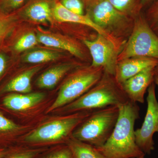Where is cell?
Returning <instances> with one entry per match:
<instances>
[{
	"label": "cell",
	"instance_id": "6da1fadb",
	"mask_svg": "<svg viewBox=\"0 0 158 158\" xmlns=\"http://www.w3.org/2000/svg\"><path fill=\"white\" fill-rule=\"evenodd\" d=\"M119 107L117 123L110 138L96 148L106 158H135L145 156L136 142L135 125L139 118L140 108L129 100Z\"/></svg>",
	"mask_w": 158,
	"mask_h": 158
},
{
	"label": "cell",
	"instance_id": "7a4b0ae2",
	"mask_svg": "<svg viewBox=\"0 0 158 158\" xmlns=\"http://www.w3.org/2000/svg\"><path fill=\"white\" fill-rule=\"evenodd\" d=\"M86 15L121 52L129 37L135 19L118 11L107 0H88Z\"/></svg>",
	"mask_w": 158,
	"mask_h": 158
},
{
	"label": "cell",
	"instance_id": "3957f363",
	"mask_svg": "<svg viewBox=\"0 0 158 158\" xmlns=\"http://www.w3.org/2000/svg\"><path fill=\"white\" fill-rule=\"evenodd\" d=\"M129 100L114 76L104 72L101 79L91 89L64 108L65 113L94 111L110 106H119Z\"/></svg>",
	"mask_w": 158,
	"mask_h": 158
},
{
	"label": "cell",
	"instance_id": "277c9868",
	"mask_svg": "<svg viewBox=\"0 0 158 158\" xmlns=\"http://www.w3.org/2000/svg\"><path fill=\"white\" fill-rule=\"evenodd\" d=\"M118 115L117 106L94 110L75 128L72 136L95 148L102 147L113 133Z\"/></svg>",
	"mask_w": 158,
	"mask_h": 158
},
{
	"label": "cell",
	"instance_id": "5b68a950",
	"mask_svg": "<svg viewBox=\"0 0 158 158\" xmlns=\"http://www.w3.org/2000/svg\"><path fill=\"white\" fill-rule=\"evenodd\" d=\"M104 72L102 67L91 65L75 71L61 86L56 100L48 108V113L65 106L85 94L100 81Z\"/></svg>",
	"mask_w": 158,
	"mask_h": 158
},
{
	"label": "cell",
	"instance_id": "8992f818",
	"mask_svg": "<svg viewBox=\"0 0 158 158\" xmlns=\"http://www.w3.org/2000/svg\"><path fill=\"white\" fill-rule=\"evenodd\" d=\"M135 57L158 60V36L151 28L142 12L135 19L132 31L118 54L117 61Z\"/></svg>",
	"mask_w": 158,
	"mask_h": 158
},
{
	"label": "cell",
	"instance_id": "52a82bcc",
	"mask_svg": "<svg viewBox=\"0 0 158 158\" xmlns=\"http://www.w3.org/2000/svg\"><path fill=\"white\" fill-rule=\"evenodd\" d=\"M94 111H84L42 125L26 136L24 141L31 144H51L66 141L75 128Z\"/></svg>",
	"mask_w": 158,
	"mask_h": 158
},
{
	"label": "cell",
	"instance_id": "ba28073f",
	"mask_svg": "<svg viewBox=\"0 0 158 158\" xmlns=\"http://www.w3.org/2000/svg\"><path fill=\"white\" fill-rule=\"evenodd\" d=\"M147 109L141 127L135 130L136 142L145 154L150 155L155 149L153 135L158 132V102L156 85L152 83L148 89Z\"/></svg>",
	"mask_w": 158,
	"mask_h": 158
},
{
	"label": "cell",
	"instance_id": "9c48e42d",
	"mask_svg": "<svg viewBox=\"0 0 158 158\" xmlns=\"http://www.w3.org/2000/svg\"><path fill=\"white\" fill-rule=\"evenodd\" d=\"M83 43L90 52L92 59L91 65L102 67L105 72L115 76L117 58L120 51L114 44L98 34L95 39L85 40Z\"/></svg>",
	"mask_w": 158,
	"mask_h": 158
},
{
	"label": "cell",
	"instance_id": "30bf717a",
	"mask_svg": "<svg viewBox=\"0 0 158 158\" xmlns=\"http://www.w3.org/2000/svg\"><path fill=\"white\" fill-rule=\"evenodd\" d=\"M155 66H151L120 84L129 100L144 103V95L150 85L154 82Z\"/></svg>",
	"mask_w": 158,
	"mask_h": 158
},
{
	"label": "cell",
	"instance_id": "8fae6325",
	"mask_svg": "<svg viewBox=\"0 0 158 158\" xmlns=\"http://www.w3.org/2000/svg\"><path fill=\"white\" fill-rule=\"evenodd\" d=\"M158 65V60L147 57H135L117 62L115 77L119 84L141 72L145 69Z\"/></svg>",
	"mask_w": 158,
	"mask_h": 158
},
{
	"label": "cell",
	"instance_id": "7c38bea8",
	"mask_svg": "<svg viewBox=\"0 0 158 158\" xmlns=\"http://www.w3.org/2000/svg\"><path fill=\"white\" fill-rule=\"evenodd\" d=\"M36 34L38 42L46 46L67 51L80 59L85 57L81 47L71 40L56 34L43 33L39 31H37Z\"/></svg>",
	"mask_w": 158,
	"mask_h": 158
},
{
	"label": "cell",
	"instance_id": "4fadbf2b",
	"mask_svg": "<svg viewBox=\"0 0 158 158\" xmlns=\"http://www.w3.org/2000/svg\"><path fill=\"white\" fill-rule=\"evenodd\" d=\"M53 15L54 18L59 22L74 23L87 26L93 29L97 34H101L110 40L106 34L94 24L87 15H80L75 14L65 9L59 2L54 5Z\"/></svg>",
	"mask_w": 158,
	"mask_h": 158
},
{
	"label": "cell",
	"instance_id": "5bb4252c",
	"mask_svg": "<svg viewBox=\"0 0 158 158\" xmlns=\"http://www.w3.org/2000/svg\"><path fill=\"white\" fill-rule=\"evenodd\" d=\"M41 92L26 94H12L4 98L3 103L6 108L15 111H24L40 103L45 98Z\"/></svg>",
	"mask_w": 158,
	"mask_h": 158
},
{
	"label": "cell",
	"instance_id": "9a60e30c",
	"mask_svg": "<svg viewBox=\"0 0 158 158\" xmlns=\"http://www.w3.org/2000/svg\"><path fill=\"white\" fill-rule=\"evenodd\" d=\"M48 0H35L23 11L25 16L34 22L51 23L52 21L53 8Z\"/></svg>",
	"mask_w": 158,
	"mask_h": 158
},
{
	"label": "cell",
	"instance_id": "2e32d148",
	"mask_svg": "<svg viewBox=\"0 0 158 158\" xmlns=\"http://www.w3.org/2000/svg\"><path fill=\"white\" fill-rule=\"evenodd\" d=\"M76 66L73 63L56 65L46 71L37 79V85L41 89L53 88L66 74Z\"/></svg>",
	"mask_w": 158,
	"mask_h": 158
},
{
	"label": "cell",
	"instance_id": "e0dca14e",
	"mask_svg": "<svg viewBox=\"0 0 158 158\" xmlns=\"http://www.w3.org/2000/svg\"><path fill=\"white\" fill-rule=\"evenodd\" d=\"M41 69L37 66L30 69L11 80L4 87L2 92H17L23 94L30 93L31 88V79Z\"/></svg>",
	"mask_w": 158,
	"mask_h": 158
},
{
	"label": "cell",
	"instance_id": "ac0fdd59",
	"mask_svg": "<svg viewBox=\"0 0 158 158\" xmlns=\"http://www.w3.org/2000/svg\"><path fill=\"white\" fill-rule=\"evenodd\" d=\"M74 158H106L96 148L74 138L72 136L66 142Z\"/></svg>",
	"mask_w": 158,
	"mask_h": 158
},
{
	"label": "cell",
	"instance_id": "d6986e66",
	"mask_svg": "<svg viewBox=\"0 0 158 158\" xmlns=\"http://www.w3.org/2000/svg\"><path fill=\"white\" fill-rule=\"evenodd\" d=\"M118 11L135 19L142 11L141 0H107Z\"/></svg>",
	"mask_w": 158,
	"mask_h": 158
},
{
	"label": "cell",
	"instance_id": "ffe728a7",
	"mask_svg": "<svg viewBox=\"0 0 158 158\" xmlns=\"http://www.w3.org/2000/svg\"><path fill=\"white\" fill-rule=\"evenodd\" d=\"M61 56L59 53L48 50L39 49L31 51L23 58L24 62L32 64H39L59 59Z\"/></svg>",
	"mask_w": 158,
	"mask_h": 158
},
{
	"label": "cell",
	"instance_id": "44dd1931",
	"mask_svg": "<svg viewBox=\"0 0 158 158\" xmlns=\"http://www.w3.org/2000/svg\"><path fill=\"white\" fill-rule=\"evenodd\" d=\"M38 43L37 34L30 32L20 37L15 44L14 49L16 52H23L34 47Z\"/></svg>",
	"mask_w": 158,
	"mask_h": 158
},
{
	"label": "cell",
	"instance_id": "7402d4cb",
	"mask_svg": "<svg viewBox=\"0 0 158 158\" xmlns=\"http://www.w3.org/2000/svg\"><path fill=\"white\" fill-rule=\"evenodd\" d=\"M144 14L151 28L158 36V0L147 8Z\"/></svg>",
	"mask_w": 158,
	"mask_h": 158
},
{
	"label": "cell",
	"instance_id": "603a6c76",
	"mask_svg": "<svg viewBox=\"0 0 158 158\" xmlns=\"http://www.w3.org/2000/svg\"><path fill=\"white\" fill-rule=\"evenodd\" d=\"M26 0H0V15H6L22 6Z\"/></svg>",
	"mask_w": 158,
	"mask_h": 158
},
{
	"label": "cell",
	"instance_id": "cb8c5ba5",
	"mask_svg": "<svg viewBox=\"0 0 158 158\" xmlns=\"http://www.w3.org/2000/svg\"><path fill=\"white\" fill-rule=\"evenodd\" d=\"M59 3L65 9L75 14L85 15V6L82 0H61Z\"/></svg>",
	"mask_w": 158,
	"mask_h": 158
},
{
	"label": "cell",
	"instance_id": "d4e9b609",
	"mask_svg": "<svg viewBox=\"0 0 158 158\" xmlns=\"http://www.w3.org/2000/svg\"><path fill=\"white\" fill-rule=\"evenodd\" d=\"M41 158H74L70 148L66 144L48 152Z\"/></svg>",
	"mask_w": 158,
	"mask_h": 158
},
{
	"label": "cell",
	"instance_id": "484cf974",
	"mask_svg": "<svg viewBox=\"0 0 158 158\" xmlns=\"http://www.w3.org/2000/svg\"><path fill=\"white\" fill-rule=\"evenodd\" d=\"M45 150L44 148H30L17 151L5 158H36Z\"/></svg>",
	"mask_w": 158,
	"mask_h": 158
},
{
	"label": "cell",
	"instance_id": "4316f807",
	"mask_svg": "<svg viewBox=\"0 0 158 158\" xmlns=\"http://www.w3.org/2000/svg\"><path fill=\"white\" fill-rule=\"evenodd\" d=\"M14 23V19L12 17L0 15V41L11 32Z\"/></svg>",
	"mask_w": 158,
	"mask_h": 158
},
{
	"label": "cell",
	"instance_id": "83f0119b",
	"mask_svg": "<svg viewBox=\"0 0 158 158\" xmlns=\"http://www.w3.org/2000/svg\"><path fill=\"white\" fill-rule=\"evenodd\" d=\"M21 128L0 113V132H12L20 130Z\"/></svg>",
	"mask_w": 158,
	"mask_h": 158
},
{
	"label": "cell",
	"instance_id": "f1b7e54d",
	"mask_svg": "<svg viewBox=\"0 0 158 158\" xmlns=\"http://www.w3.org/2000/svg\"><path fill=\"white\" fill-rule=\"evenodd\" d=\"M6 57L3 54L0 53V77L6 69Z\"/></svg>",
	"mask_w": 158,
	"mask_h": 158
},
{
	"label": "cell",
	"instance_id": "f546056e",
	"mask_svg": "<svg viewBox=\"0 0 158 158\" xmlns=\"http://www.w3.org/2000/svg\"><path fill=\"white\" fill-rule=\"evenodd\" d=\"M156 0H141V4H142L143 9H147Z\"/></svg>",
	"mask_w": 158,
	"mask_h": 158
},
{
	"label": "cell",
	"instance_id": "4dcf8cb0",
	"mask_svg": "<svg viewBox=\"0 0 158 158\" xmlns=\"http://www.w3.org/2000/svg\"><path fill=\"white\" fill-rule=\"evenodd\" d=\"M8 152L4 148H0V158H4L7 155Z\"/></svg>",
	"mask_w": 158,
	"mask_h": 158
},
{
	"label": "cell",
	"instance_id": "1f68e13d",
	"mask_svg": "<svg viewBox=\"0 0 158 158\" xmlns=\"http://www.w3.org/2000/svg\"><path fill=\"white\" fill-rule=\"evenodd\" d=\"M154 82L155 84L157 85L158 87V75L155 76Z\"/></svg>",
	"mask_w": 158,
	"mask_h": 158
},
{
	"label": "cell",
	"instance_id": "d6a6232c",
	"mask_svg": "<svg viewBox=\"0 0 158 158\" xmlns=\"http://www.w3.org/2000/svg\"><path fill=\"white\" fill-rule=\"evenodd\" d=\"M154 72L155 75H158V65L155 68Z\"/></svg>",
	"mask_w": 158,
	"mask_h": 158
},
{
	"label": "cell",
	"instance_id": "836d02e7",
	"mask_svg": "<svg viewBox=\"0 0 158 158\" xmlns=\"http://www.w3.org/2000/svg\"><path fill=\"white\" fill-rule=\"evenodd\" d=\"M135 158H144V156H142L139 157Z\"/></svg>",
	"mask_w": 158,
	"mask_h": 158
}]
</instances>
